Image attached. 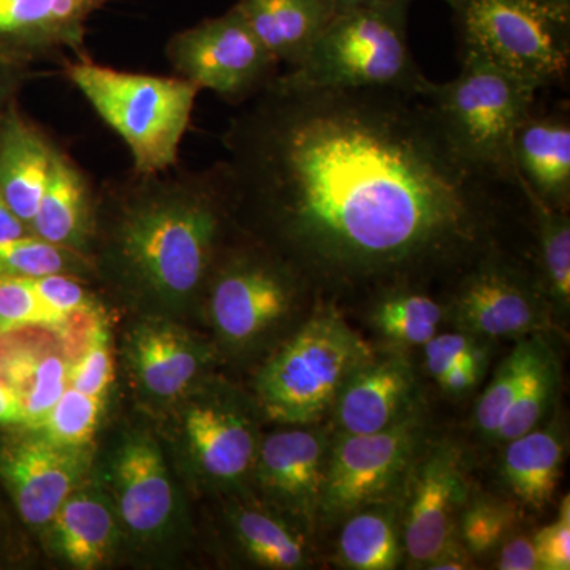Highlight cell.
I'll return each instance as SVG.
<instances>
[{
  "label": "cell",
  "instance_id": "2",
  "mask_svg": "<svg viewBox=\"0 0 570 570\" xmlns=\"http://www.w3.org/2000/svg\"><path fill=\"white\" fill-rule=\"evenodd\" d=\"M236 225L223 167L130 174L97 193L94 277L137 305L181 311L204 299Z\"/></svg>",
  "mask_w": 570,
  "mask_h": 570
},
{
  "label": "cell",
  "instance_id": "12",
  "mask_svg": "<svg viewBox=\"0 0 570 570\" xmlns=\"http://www.w3.org/2000/svg\"><path fill=\"white\" fill-rule=\"evenodd\" d=\"M471 494L466 450L459 442L426 444L401 497V539L414 569H426L442 550L459 540V519Z\"/></svg>",
  "mask_w": 570,
  "mask_h": 570
},
{
  "label": "cell",
  "instance_id": "27",
  "mask_svg": "<svg viewBox=\"0 0 570 570\" xmlns=\"http://www.w3.org/2000/svg\"><path fill=\"white\" fill-rule=\"evenodd\" d=\"M397 501L356 510L341 521L336 553L344 568L392 570L401 564L404 549Z\"/></svg>",
  "mask_w": 570,
  "mask_h": 570
},
{
  "label": "cell",
  "instance_id": "9",
  "mask_svg": "<svg viewBox=\"0 0 570 570\" xmlns=\"http://www.w3.org/2000/svg\"><path fill=\"white\" fill-rule=\"evenodd\" d=\"M426 431L419 409L379 433L333 434L318 524L337 527L356 510L401 499L412 468L428 444Z\"/></svg>",
  "mask_w": 570,
  "mask_h": 570
},
{
  "label": "cell",
  "instance_id": "24",
  "mask_svg": "<svg viewBox=\"0 0 570 570\" xmlns=\"http://www.w3.org/2000/svg\"><path fill=\"white\" fill-rule=\"evenodd\" d=\"M337 0H238L234 9L266 51L288 69L299 66L326 26Z\"/></svg>",
  "mask_w": 570,
  "mask_h": 570
},
{
  "label": "cell",
  "instance_id": "11",
  "mask_svg": "<svg viewBox=\"0 0 570 570\" xmlns=\"http://www.w3.org/2000/svg\"><path fill=\"white\" fill-rule=\"evenodd\" d=\"M165 55L178 77L232 105L253 100L275 80L281 66L234 7L176 32Z\"/></svg>",
  "mask_w": 570,
  "mask_h": 570
},
{
  "label": "cell",
  "instance_id": "17",
  "mask_svg": "<svg viewBox=\"0 0 570 570\" xmlns=\"http://www.w3.org/2000/svg\"><path fill=\"white\" fill-rule=\"evenodd\" d=\"M110 497L119 523L140 539H156L175 515V489L157 442L145 433L124 438L107 471Z\"/></svg>",
  "mask_w": 570,
  "mask_h": 570
},
{
  "label": "cell",
  "instance_id": "36",
  "mask_svg": "<svg viewBox=\"0 0 570 570\" xmlns=\"http://www.w3.org/2000/svg\"><path fill=\"white\" fill-rule=\"evenodd\" d=\"M75 317L47 305L33 288L31 277L0 275V333L26 326L67 328Z\"/></svg>",
  "mask_w": 570,
  "mask_h": 570
},
{
  "label": "cell",
  "instance_id": "32",
  "mask_svg": "<svg viewBox=\"0 0 570 570\" xmlns=\"http://www.w3.org/2000/svg\"><path fill=\"white\" fill-rule=\"evenodd\" d=\"M542 341V335L521 337L515 348L498 367L489 387L479 397L474 409V425L480 436L487 441L493 442L499 428L508 417Z\"/></svg>",
  "mask_w": 570,
  "mask_h": 570
},
{
  "label": "cell",
  "instance_id": "29",
  "mask_svg": "<svg viewBox=\"0 0 570 570\" xmlns=\"http://www.w3.org/2000/svg\"><path fill=\"white\" fill-rule=\"evenodd\" d=\"M519 189L534 223L538 239V277L553 313L570 309V216L569 212L543 204L520 179Z\"/></svg>",
  "mask_w": 570,
  "mask_h": 570
},
{
  "label": "cell",
  "instance_id": "48",
  "mask_svg": "<svg viewBox=\"0 0 570 570\" xmlns=\"http://www.w3.org/2000/svg\"><path fill=\"white\" fill-rule=\"evenodd\" d=\"M340 3H351V2H365V0H337ZM409 2H412V0H409Z\"/></svg>",
  "mask_w": 570,
  "mask_h": 570
},
{
  "label": "cell",
  "instance_id": "33",
  "mask_svg": "<svg viewBox=\"0 0 570 570\" xmlns=\"http://www.w3.org/2000/svg\"><path fill=\"white\" fill-rule=\"evenodd\" d=\"M0 275L40 277L69 275L94 279V265L88 255L51 245L36 235L0 242Z\"/></svg>",
  "mask_w": 570,
  "mask_h": 570
},
{
  "label": "cell",
  "instance_id": "44",
  "mask_svg": "<svg viewBox=\"0 0 570 570\" xmlns=\"http://www.w3.org/2000/svg\"><path fill=\"white\" fill-rule=\"evenodd\" d=\"M26 428L24 411L13 390L0 379V431Z\"/></svg>",
  "mask_w": 570,
  "mask_h": 570
},
{
  "label": "cell",
  "instance_id": "3",
  "mask_svg": "<svg viewBox=\"0 0 570 570\" xmlns=\"http://www.w3.org/2000/svg\"><path fill=\"white\" fill-rule=\"evenodd\" d=\"M409 0L341 3L299 66L277 80L307 89H381L425 96L431 80L409 47Z\"/></svg>",
  "mask_w": 570,
  "mask_h": 570
},
{
  "label": "cell",
  "instance_id": "30",
  "mask_svg": "<svg viewBox=\"0 0 570 570\" xmlns=\"http://www.w3.org/2000/svg\"><path fill=\"white\" fill-rule=\"evenodd\" d=\"M234 530L247 558L262 568L294 570L309 566L305 535L275 513L238 509L234 513Z\"/></svg>",
  "mask_w": 570,
  "mask_h": 570
},
{
  "label": "cell",
  "instance_id": "14",
  "mask_svg": "<svg viewBox=\"0 0 570 570\" xmlns=\"http://www.w3.org/2000/svg\"><path fill=\"white\" fill-rule=\"evenodd\" d=\"M333 431L330 426L288 425L261 439L253 475L266 498L295 521L318 524Z\"/></svg>",
  "mask_w": 570,
  "mask_h": 570
},
{
  "label": "cell",
  "instance_id": "41",
  "mask_svg": "<svg viewBox=\"0 0 570 570\" xmlns=\"http://www.w3.org/2000/svg\"><path fill=\"white\" fill-rule=\"evenodd\" d=\"M497 569L540 570L538 550L532 534H510L498 549Z\"/></svg>",
  "mask_w": 570,
  "mask_h": 570
},
{
  "label": "cell",
  "instance_id": "26",
  "mask_svg": "<svg viewBox=\"0 0 570 570\" xmlns=\"http://www.w3.org/2000/svg\"><path fill=\"white\" fill-rule=\"evenodd\" d=\"M118 513L110 497L96 489H77L52 519L55 549L77 569L104 564L118 540Z\"/></svg>",
  "mask_w": 570,
  "mask_h": 570
},
{
  "label": "cell",
  "instance_id": "8",
  "mask_svg": "<svg viewBox=\"0 0 570 570\" xmlns=\"http://www.w3.org/2000/svg\"><path fill=\"white\" fill-rule=\"evenodd\" d=\"M307 287L279 255L246 235L225 247L202 302L217 336L228 346L246 347L291 316Z\"/></svg>",
  "mask_w": 570,
  "mask_h": 570
},
{
  "label": "cell",
  "instance_id": "42",
  "mask_svg": "<svg viewBox=\"0 0 570 570\" xmlns=\"http://www.w3.org/2000/svg\"><path fill=\"white\" fill-rule=\"evenodd\" d=\"M485 373L487 370H482V367L459 365L450 367L441 377L436 379V382L448 395L461 396L478 387Z\"/></svg>",
  "mask_w": 570,
  "mask_h": 570
},
{
  "label": "cell",
  "instance_id": "28",
  "mask_svg": "<svg viewBox=\"0 0 570 570\" xmlns=\"http://www.w3.org/2000/svg\"><path fill=\"white\" fill-rule=\"evenodd\" d=\"M448 307L433 296L414 287V283H396L379 288L370 321L379 335L396 347L425 346L438 335Z\"/></svg>",
  "mask_w": 570,
  "mask_h": 570
},
{
  "label": "cell",
  "instance_id": "47",
  "mask_svg": "<svg viewBox=\"0 0 570 570\" xmlns=\"http://www.w3.org/2000/svg\"><path fill=\"white\" fill-rule=\"evenodd\" d=\"M539 2L553 7V9L570 11V0H539Z\"/></svg>",
  "mask_w": 570,
  "mask_h": 570
},
{
  "label": "cell",
  "instance_id": "43",
  "mask_svg": "<svg viewBox=\"0 0 570 570\" xmlns=\"http://www.w3.org/2000/svg\"><path fill=\"white\" fill-rule=\"evenodd\" d=\"M28 80V67L0 58V116L17 104V96Z\"/></svg>",
  "mask_w": 570,
  "mask_h": 570
},
{
  "label": "cell",
  "instance_id": "15",
  "mask_svg": "<svg viewBox=\"0 0 570 570\" xmlns=\"http://www.w3.org/2000/svg\"><path fill=\"white\" fill-rule=\"evenodd\" d=\"M184 438L195 468L219 485H238L253 475L258 438L253 414L234 393L198 397L184 412Z\"/></svg>",
  "mask_w": 570,
  "mask_h": 570
},
{
  "label": "cell",
  "instance_id": "38",
  "mask_svg": "<svg viewBox=\"0 0 570 570\" xmlns=\"http://www.w3.org/2000/svg\"><path fill=\"white\" fill-rule=\"evenodd\" d=\"M104 317L94 325L82 354L70 371V387L86 395L105 397L115 381V360Z\"/></svg>",
  "mask_w": 570,
  "mask_h": 570
},
{
  "label": "cell",
  "instance_id": "7",
  "mask_svg": "<svg viewBox=\"0 0 570 570\" xmlns=\"http://www.w3.org/2000/svg\"><path fill=\"white\" fill-rule=\"evenodd\" d=\"M461 55H475L540 89L562 86L570 70V11L539 0H445Z\"/></svg>",
  "mask_w": 570,
  "mask_h": 570
},
{
  "label": "cell",
  "instance_id": "22",
  "mask_svg": "<svg viewBox=\"0 0 570 570\" xmlns=\"http://www.w3.org/2000/svg\"><path fill=\"white\" fill-rule=\"evenodd\" d=\"M97 193L80 165L58 148L29 230L51 245L88 255L96 230Z\"/></svg>",
  "mask_w": 570,
  "mask_h": 570
},
{
  "label": "cell",
  "instance_id": "34",
  "mask_svg": "<svg viewBox=\"0 0 570 570\" xmlns=\"http://www.w3.org/2000/svg\"><path fill=\"white\" fill-rule=\"evenodd\" d=\"M519 523L520 505L515 501L471 491L461 509L456 532L469 554L482 558L497 551Z\"/></svg>",
  "mask_w": 570,
  "mask_h": 570
},
{
  "label": "cell",
  "instance_id": "45",
  "mask_svg": "<svg viewBox=\"0 0 570 570\" xmlns=\"http://www.w3.org/2000/svg\"><path fill=\"white\" fill-rule=\"evenodd\" d=\"M474 558L469 554V551L464 549L463 543L459 540L450 543L448 549L442 550L441 553L434 558L426 569L434 570H461L474 568Z\"/></svg>",
  "mask_w": 570,
  "mask_h": 570
},
{
  "label": "cell",
  "instance_id": "4",
  "mask_svg": "<svg viewBox=\"0 0 570 570\" xmlns=\"http://www.w3.org/2000/svg\"><path fill=\"white\" fill-rule=\"evenodd\" d=\"M67 80L132 156V171L175 170L200 89L178 77L111 69L89 56L63 62Z\"/></svg>",
  "mask_w": 570,
  "mask_h": 570
},
{
  "label": "cell",
  "instance_id": "39",
  "mask_svg": "<svg viewBox=\"0 0 570 570\" xmlns=\"http://www.w3.org/2000/svg\"><path fill=\"white\" fill-rule=\"evenodd\" d=\"M31 281L40 298L66 316L104 313L99 298L88 288L89 281L69 275L31 277Z\"/></svg>",
  "mask_w": 570,
  "mask_h": 570
},
{
  "label": "cell",
  "instance_id": "20",
  "mask_svg": "<svg viewBox=\"0 0 570 570\" xmlns=\"http://www.w3.org/2000/svg\"><path fill=\"white\" fill-rule=\"evenodd\" d=\"M31 328L0 333V379L20 400L26 428L37 430L69 387L73 360L37 341Z\"/></svg>",
  "mask_w": 570,
  "mask_h": 570
},
{
  "label": "cell",
  "instance_id": "16",
  "mask_svg": "<svg viewBox=\"0 0 570 570\" xmlns=\"http://www.w3.org/2000/svg\"><path fill=\"white\" fill-rule=\"evenodd\" d=\"M396 348L374 352L341 390L328 415L335 436L379 433L419 411L414 366Z\"/></svg>",
  "mask_w": 570,
  "mask_h": 570
},
{
  "label": "cell",
  "instance_id": "6",
  "mask_svg": "<svg viewBox=\"0 0 570 570\" xmlns=\"http://www.w3.org/2000/svg\"><path fill=\"white\" fill-rule=\"evenodd\" d=\"M374 352L336 307L321 306L257 374L258 404L284 425L321 423Z\"/></svg>",
  "mask_w": 570,
  "mask_h": 570
},
{
  "label": "cell",
  "instance_id": "35",
  "mask_svg": "<svg viewBox=\"0 0 570 570\" xmlns=\"http://www.w3.org/2000/svg\"><path fill=\"white\" fill-rule=\"evenodd\" d=\"M104 400L69 385L37 430L55 444L89 448L102 419Z\"/></svg>",
  "mask_w": 570,
  "mask_h": 570
},
{
  "label": "cell",
  "instance_id": "37",
  "mask_svg": "<svg viewBox=\"0 0 570 570\" xmlns=\"http://www.w3.org/2000/svg\"><path fill=\"white\" fill-rule=\"evenodd\" d=\"M428 374L436 381L450 367L468 365L487 370L491 358V340L456 330L431 337L423 346Z\"/></svg>",
  "mask_w": 570,
  "mask_h": 570
},
{
  "label": "cell",
  "instance_id": "40",
  "mask_svg": "<svg viewBox=\"0 0 570 570\" xmlns=\"http://www.w3.org/2000/svg\"><path fill=\"white\" fill-rule=\"evenodd\" d=\"M540 562V570L570 569V499L566 494L558 517L532 534Z\"/></svg>",
  "mask_w": 570,
  "mask_h": 570
},
{
  "label": "cell",
  "instance_id": "5",
  "mask_svg": "<svg viewBox=\"0 0 570 570\" xmlns=\"http://www.w3.org/2000/svg\"><path fill=\"white\" fill-rule=\"evenodd\" d=\"M540 88L475 55H461L459 77L431 81L423 96L445 137L483 174L517 184L513 141L535 110Z\"/></svg>",
  "mask_w": 570,
  "mask_h": 570
},
{
  "label": "cell",
  "instance_id": "21",
  "mask_svg": "<svg viewBox=\"0 0 570 570\" xmlns=\"http://www.w3.org/2000/svg\"><path fill=\"white\" fill-rule=\"evenodd\" d=\"M58 148L17 104L0 116V194L28 228L50 179Z\"/></svg>",
  "mask_w": 570,
  "mask_h": 570
},
{
  "label": "cell",
  "instance_id": "18",
  "mask_svg": "<svg viewBox=\"0 0 570 570\" xmlns=\"http://www.w3.org/2000/svg\"><path fill=\"white\" fill-rule=\"evenodd\" d=\"M108 0H0V58L20 66L86 55L92 14Z\"/></svg>",
  "mask_w": 570,
  "mask_h": 570
},
{
  "label": "cell",
  "instance_id": "1",
  "mask_svg": "<svg viewBox=\"0 0 570 570\" xmlns=\"http://www.w3.org/2000/svg\"><path fill=\"white\" fill-rule=\"evenodd\" d=\"M223 145L239 230L309 287L460 275L501 246L505 195L520 190L466 163L414 94L275 78L232 119Z\"/></svg>",
  "mask_w": 570,
  "mask_h": 570
},
{
  "label": "cell",
  "instance_id": "46",
  "mask_svg": "<svg viewBox=\"0 0 570 570\" xmlns=\"http://www.w3.org/2000/svg\"><path fill=\"white\" fill-rule=\"evenodd\" d=\"M26 235H32L28 225L11 212L6 198L0 194V242H9V239L21 238Z\"/></svg>",
  "mask_w": 570,
  "mask_h": 570
},
{
  "label": "cell",
  "instance_id": "19",
  "mask_svg": "<svg viewBox=\"0 0 570 570\" xmlns=\"http://www.w3.org/2000/svg\"><path fill=\"white\" fill-rule=\"evenodd\" d=\"M126 352L138 387L157 401L186 395L212 360L205 343L163 317L135 326Z\"/></svg>",
  "mask_w": 570,
  "mask_h": 570
},
{
  "label": "cell",
  "instance_id": "10",
  "mask_svg": "<svg viewBox=\"0 0 570 570\" xmlns=\"http://www.w3.org/2000/svg\"><path fill=\"white\" fill-rule=\"evenodd\" d=\"M448 318L456 330L487 337L542 335L551 325V305L534 272L491 247L460 273Z\"/></svg>",
  "mask_w": 570,
  "mask_h": 570
},
{
  "label": "cell",
  "instance_id": "13",
  "mask_svg": "<svg viewBox=\"0 0 570 570\" xmlns=\"http://www.w3.org/2000/svg\"><path fill=\"white\" fill-rule=\"evenodd\" d=\"M89 448L55 444L32 428L0 434V483L32 530H47L66 499L80 489Z\"/></svg>",
  "mask_w": 570,
  "mask_h": 570
},
{
  "label": "cell",
  "instance_id": "25",
  "mask_svg": "<svg viewBox=\"0 0 570 570\" xmlns=\"http://www.w3.org/2000/svg\"><path fill=\"white\" fill-rule=\"evenodd\" d=\"M504 445L499 475L510 498L520 508L546 509L564 466L566 438L560 420H550Z\"/></svg>",
  "mask_w": 570,
  "mask_h": 570
},
{
  "label": "cell",
  "instance_id": "23",
  "mask_svg": "<svg viewBox=\"0 0 570 570\" xmlns=\"http://www.w3.org/2000/svg\"><path fill=\"white\" fill-rule=\"evenodd\" d=\"M513 165L520 179L551 208L570 209V121L564 111L534 110L515 135Z\"/></svg>",
  "mask_w": 570,
  "mask_h": 570
},
{
  "label": "cell",
  "instance_id": "31",
  "mask_svg": "<svg viewBox=\"0 0 570 570\" xmlns=\"http://www.w3.org/2000/svg\"><path fill=\"white\" fill-rule=\"evenodd\" d=\"M561 384L560 360L554 354L549 341L543 337L538 355L532 360L530 370L508 417L494 436V444H505L512 439L534 430L542 425L543 420L550 414L551 407L557 403Z\"/></svg>",
  "mask_w": 570,
  "mask_h": 570
}]
</instances>
